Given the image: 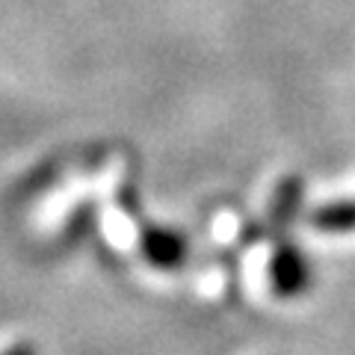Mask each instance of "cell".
Listing matches in <instances>:
<instances>
[{
  "mask_svg": "<svg viewBox=\"0 0 355 355\" xmlns=\"http://www.w3.org/2000/svg\"><path fill=\"white\" fill-rule=\"evenodd\" d=\"M0 355H36V349H33L30 343H12V347L3 349Z\"/></svg>",
  "mask_w": 355,
  "mask_h": 355,
  "instance_id": "cell-4",
  "label": "cell"
},
{
  "mask_svg": "<svg viewBox=\"0 0 355 355\" xmlns=\"http://www.w3.org/2000/svg\"><path fill=\"white\" fill-rule=\"evenodd\" d=\"M314 222H317L320 228H329V231L355 228V202H338V205H331V207L317 210Z\"/></svg>",
  "mask_w": 355,
  "mask_h": 355,
  "instance_id": "cell-3",
  "label": "cell"
},
{
  "mask_svg": "<svg viewBox=\"0 0 355 355\" xmlns=\"http://www.w3.org/2000/svg\"><path fill=\"white\" fill-rule=\"evenodd\" d=\"M270 279H272V291L284 299L302 293L311 282V270H308V261L302 258V252L291 246V243L275 249L270 263Z\"/></svg>",
  "mask_w": 355,
  "mask_h": 355,
  "instance_id": "cell-1",
  "label": "cell"
},
{
  "mask_svg": "<svg viewBox=\"0 0 355 355\" xmlns=\"http://www.w3.org/2000/svg\"><path fill=\"white\" fill-rule=\"evenodd\" d=\"M139 249L146 254V261L157 270H178L187 258L184 237L169 228H148L139 240Z\"/></svg>",
  "mask_w": 355,
  "mask_h": 355,
  "instance_id": "cell-2",
  "label": "cell"
}]
</instances>
